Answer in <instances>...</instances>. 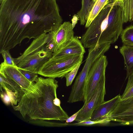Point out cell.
<instances>
[{
	"mask_svg": "<svg viewBox=\"0 0 133 133\" xmlns=\"http://www.w3.org/2000/svg\"><path fill=\"white\" fill-rule=\"evenodd\" d=\"M0 4V52L54 31L62 23L56 0H2Z\"/></svg>",
	"mask_w": 133,
	"mask_h": 133,
	"instance_id": "1",
	"label": "cell"
},
{
	"mask_svg": "<svg viewBox=\"0 0 133 133\" xmlns=\"http://www.w3.org/2000/svg\"><path fill=\"white\" fill-rule=\"evenodd\" d=\"M58 82L55 78L38 77L29 89L23 92L16 105L12 106L25 118L33 120L66 121L69 116L61 106L54 103L57 97Z\"/></svg>",
	"mask_w": 133,
	"mask_h": 133,
	"instance_id": "2",
	"label": "cell"
},
{
	"mask_svg": "<svg viewBox=\"0 0 133 133\" xmlns=\"http://www.w3.org/2000/svg\"><path fill=\"white\" fill-rule=\"evenodd\" d=\"M115 3L107 4L82 36L80 40L84 48L96 49L102 45L113 44L117 40L121 31L113 17L109 16Z\"/></svg>",
	"mask_w": 133,
	"mask_h": 133,
	"instance_id": "3",
	"label": "cell"
},
{
	"mask_svg": "<svg viewBox=\"0 0 133 133\" xmlns=\"http://www.w3.org/2000/svg\"><path fill=\"white\" fill-rule=\"evenodd\" d=\"M52 32L43 34L34 39L22 54L14 58L18 68L38 74L43 65L52 56V52L48 51L46 45Z\"/></svg>",
	"mask_w": 133,
	"mask_h": 133,
	"instance_id": "4",
	"label": "cell"
},
{
	"mask_svg": "<svg viewBox=\"0 0 133 133\" xmlns=\"http://www.w3.org/2000/svg\"><path fill=\"white\" fill-rule=\"evenodd\" d=\"M83 57V55L82 54L60 59L51 58L41 68L38 74L48 77L62 78L82 61Z\"/></svg>",
	"mask_w": 133,
	"mask_h": 133,
	"instance_id": "5",
	"label": "cell"
},
{
	"mask_svg": "<svg viewBox=\"0 0 133 133\" xmlns=\"http://www.w3.org/2000/svg\"><path fill=\"white\" fill-rule=\"evenodd\" d=\"M108 64L107 57L101 56L94 63L90 69L87 78L85 87V100L87 103L93 96L100 80L105 77V72Z\"/></svg>",
	"mask_w": 133,
	"mask_h": 133,
	"instance_id": "6",
	"label": "cell"
},
{
	"mask_svg": "<svg viewBox=\"0 0 133 133\" xmlns=\"http://www.w3.org/2000/svg\"><path fill=\"white\" fill-rule=\"evenodd\" d=\"M105 77L99 82L93 96L87 103L84 104L75 120L77 122L90 120L91 115L101 104L105 101L106 94Z\"/></svg>",
	"mask_w": 133,
	"mask_h": 133,
	"instance_id": "7",
	"label": "cell"
},
{
	"mask_svg": "<svg viewBox=\"0 0 133 133\" xmlns=\"http://www.w3.org/2000/svg\"><path fill=\"white\" fill-rule=\"evenodd\" d=\"M106 119L109 122L112 121L123 125L133 124V96L121 99Z\"/></svg>",
	"mask_w": 133,
	"mask_h": 133,
	"instance_id": "8",
	"label": "cell"
},
{
	"mask_svg": "<svg viewBox=\"0 0 133 133\" xmlns=\"http://www.w3.org/2000/svg\"><path fill=\"white\" fill-rule=\"evenodd\" d=\"M94 63L91 60H86L83 67L76 77L69 97L68 102L72 103L85 100V87L89 72Z\"/></svg>",
	"mask_w": 133,
	"mask_h": 133,
	"instance_id": "9",
	"label": "cell"
},
{
	"mask_svg": "<svg viewBox=\"0 0 133 133\" xmlns=\"http://www.w3.org/2000/svg\"><path fill=\"white\" fill-rule=\"evenodd\" d=\"M0 74L15 82L24 90L29 89L34 84L28 80L19 70L16 66L6 65L3 62L0 65Z\"/></svg>",
	"mask_w": 133,
	"mask_h": 133,
	"instance_id": "10",
	"label": "cell"
},
{
	"mask_svg": "<svg viewBox=\"0 0 133 133\" xmlns=\"http://www.w3.org/2000/svg\"><path fill=\"white\" fill-rule=\"evenodd\" d=\"M73 29L72 23L66 21L52 32L53 38L56 45L55 52L65 46L72 40L74 37Z\"/></svg>",
	"mask_w": 133,
	"mask_h": 133,
	"instance_id": "11",
	"label": "cell"
},
{
	"mask_svg": "<svg viewBox=\"0 0 133 133\" xmlns=\"http://www.w3.org/2000/svg\"><path fill=\"white\" fill-rule=\"evenodd\" d=\"M85 52L84 47L81 40L78 37L74 36L67 45L53 53L51 58L54 59L65 58L84 55Z\"/></svg>",
	"mask_w": 133,
	"mask_h": 133,
	"instance_id": "12",
	"label": "cell"
},
{
	"mask_svg": "<svg viewBox=\"0 0 133 133\" xmlns=\"http://www.w3.org/2000/svg\"><path fill=\"white\" fill-rule=\"evenodd\" d=\"M121 99V96L118 95L109 101H105L94 110L90 120L94 121L103 119L108 123L106 119L107 116Z\"/></svg>",
	"mask_w": 133,
	"mask_h": 133,
	"instance_id": "13",
	"label": "cell"
},
{
	"mask_svg": "<svg viewBox=\"0 0 133 133\" xmlns=\"http://www.w3.org/2000/svg\"><path fill=\"white\" fill-rule=\"evenodd\" d=\"M110 0H95L91 2L86 18L85 27L87 28L95 18L104 7L110 3Z\"/></svg>",
	"mask_w": 133,
	"mask_h": 133,
	"instance_id": "14",
	"label": "cell"
},
{
	"mask_svg": "<svg viewBox=\"0 0 133 133\" xmlns=\"http://www.w3.org/2000/svg\"><path fill=\"white\" fill-rule=\"evenodd\" d=\"M119 51L124 58L127 79L133 73V46L123 45L120 47Z\"/></svg>",
	"mask_w": 133,
	"mask_h": 133,
	"instance_id": "15",
	"label": "cell"
},
{
	"mask_svg": "<svg viewBox=\"0 0 133 133\" xmlns=\"http://www.w3.org/2000/svg\"><path fill=\"white\" fill-rule=\"evenodd\" d=\"M124 23L133 21V0H123Z\"/></svg>",
	"mask_w": 133,
	"mask_h": 133,
	"instance_id": "16",
	"label": "cell"
},
{
	"mask_svg": "<svg viewBox=\"0 0 133 133\" xmlns=\"http://www.w3.org/2000/svg\"><path fill=\"white\" fill-rule=\"evenodd\" d=\"M0 87L5 86L15 92L22 93L25 90L23 89L18 84L12 80L6 78L0 74Z\"/></svg>",
	"mask_w": 133,
	"mask_h": 133,
	"instance_id": "17",
	"label": "cell"
},
{
	"mask_svg": "<svg viewBox=\"0 0 133 133\" xmlns=\"http://www.w3.org/2000/svg\"><path fill=\"white\" fill-rule=\"evenodd\" d=\"M91 1V0H82L81 8L77 13L81 25H84L86 23V18Z\"/></svg>",
	"mask_w": 133,
	"mask_h": 133,
	"instance_id": "18",
	"label": "cell"
},
{
	"mask_svg": "<svg viewBox=\"0 0 133 133\" xmlns=\"http://www.w3.org/2000/svg\"><path fill=\"white\" fill-rule=\"evenodd\" d=\"M121 35L123 45L133 46V25L123 29Z\"/></svg>",
	"mask_w": 133,
	"mask_h": 133,
	"instance_id": "19",
	"label": "cell"
},
{
	"mask_svg": "<svg viewBox=\"0 0 133 133\" xmlns=\"http://www.w3.org/2000/svg\"><path fill=\"white\" fill-rule=\"evenodd\" d=\"M128 81L125 90L122 96L121 99L133 96V73L128 77Z\"/></svg>",
	"mask_w": 133,
	"mask_h": 133,
	"instance_id": "20",
	"label": "cell"
},
{
	"mask_svg": "<svg viewBox=\"0 0 133 133\" xmlns=\"http://www.w3.org/2000/svg\"><path fill=\"white\" fill-rule=\"evenodd\" d=\"M0 87L1 90L3 88L9 96L11 101V105H17L19 99L23 92L21 93L14 92L5 86H2Z\"/></svg>",
	"mask_w": 133,
	"mask_h": 133,
	"instance_id": "21",
	"label": "cell"
},
{
	"mask_svg": "<svg viewBox=\"0 0 133 133\" xmlns=\"http://www.w3.org/2000/svg\"><path fill=\"white\" fill-rule=\"evenodd\" d=\"M82 61L79 62L75 67L71 71L66 74L64 76L66 79L67 87L70 85L77 75Z\"/></svg>",
	"mask_w": 133,
	"mask_h": 133,
	"instance_id": "22",
	"label": "cell"
},
{
	"mask_svg": "<svg viewBox=\"0 0 133 133\" xmlns=\"http://www.w3.org/2000/svg\"><path fill=\"white\" fill-rule=\"evenodd\" d=\"M18 68L19 71L29 81L34 83L36 82L38 77L37 74Z\"/></svg>",
	"mask_w": 133,
	"mask_h": 133,
	"instance_id": "23",
	"label": "cell"
},
{
	"mask_svg": "<svg viewBox=\"0 0 133 133\" xmlns=\"http://www.w3.org/2000/svg\"><path fill=\"white\" fill-rule=\"evenodd\" d=\"M4 59L3 62L5 64L11 66H16L15 63L14 58L11 57L9 51L4 50L0 52Z\"/></svg>",
	"mask_w": 133,
	"mask_h": 133,
	"instance_id": "24",
	"label": "cell"
},
{
	"mask_svg": "<svg viewBox=\"0 0 133 133\" xmlns=\"http://www.w3.org/2000/svg\"><path fill=\"white\" fill-rule=\"evenodd\" d=\"M107 124L106 122L103 119H99L96 121H91L89 120L74 124V125H77L89 126L96 124Z\"/></svg>",
	"mask_w": 133,
	"mask_h": 133,
	"instance_id": "25",
	"label": "cell"
},
{
	"mask_svg": "<svg viewBox=\"0 0 133 133\" xmlns=\"http://www.w3.org/2000/svg\"><path fill=\"white\" fill-rule=\"evenodd\" d=\"M1 90V97L4 103L7 105L11 104V101L8 95L5 91L4 92L2 89Z\"/></svg>",
	"mask_w": 133,
	"mask_h": 133,
	"instance_id": "26",
	"label": "cell"
},
{
	"mask_svg": "<svg viewBox=\"0 0 133 133\" xmlns=\"http://www.w3.org/2000/svg\"><path fill=\"white\" fill-rule=\"evenodd\" d=\"M80 110V109L77 111L75 113L71 116L69 117L66 120L65 123H71L75 120Z\"/></svg>",
	"mask_w": 133,
	"mask_h": 133,
	"instance_id": "27",
	"label": "cell"
},
{
	"mask_svg": "<svg viewBox=\"0 0 133 133\" xmlns=\"http://www.w3.org/2000/svg\"><path fill=\"white\" fill-rule=\"evenodd\" d=\"M78 20H79V17L77 15H75L74 16L72 19V23H71L73 29L75 26Z\"/></svg>",
	"mask_w": 133,
	"mask_h": 133,
	"instance_id": "28",
	"label": "cell"
},
{
	"mask_svg": "<svg viewBox=\"0 0 133 133\" xmlns=\"http://www.w3.org/2000/svg\"><path fill=\"white\" fill-rule=\"evenodd\" d=\"M54 104L58 107L61 106L60 104L61 102L60 100L57 97H56L54 100Z\"/></svg>",
	"mask_w": 133,
	"mask_h": 133,
	"instance_id": "29",
	"label": "cell"
},
{
	"mask_svg": "<svg viewBox=\"0 0 133 133\" xmlns=\"http://www.w3.org/2000/svg\"><path fill=\"white\" fill-rule=\"evenodd\" d=\"M116 0H110V3H112L115 1Z\"/></svg>",
	"mask_w": 133,
	"mask_h": 133,
	"instance_id": "30",
	"label": "cell"
},
{
	"mask_svg": "<svg viewBox=\"0 0 133 133\" xmlns=\"http://www.w3.org/2000/svg\"><path fill=\"white\" fill-rule=\"evenodd\" d=\"M2 0H0V3H1Z\"/></svg>",
	"mask_w": 133,
	"mask_h": 133,
	"instance_id": "31",
	"label": "cell"
},
{
	"mask_svg": "<svg viewBox=\"0 0 133 133\" xmlns=\"http://www.w3.org/2000/svg\"><path fill=\"white\" fill-rule=\"evenodd\" d=\"M95 0H91V1H94Z\"/></svg>",
	"mask_w": 133,
	"mask_h": 133,
	"instance_id": "32",
	"label": "cell"
}]
</instances>
